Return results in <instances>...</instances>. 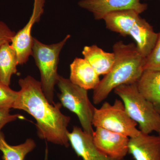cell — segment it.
I'll return each mask as SVG.
<instances>
[{
    "mask_svg": "<svg viewBox=\"0 0 160 160\" xmlns=\"http://www.w3.org/2000/svg\"><path fill=\"white\" fill-rule=\"evenodd\" d=\"M18 83L21 89L12 108L26 111L34 118L40 139L69 147L67 128L71 118L61 112L62 104L49 102L43 92L41 82L30 76L20 79Z\"/></svg>",
    "mask_w": 160,
    "mask_h": 160,
    "instance_id": "obj_1",
    "label": "cell"
},
{
    "mask_svg": "<svg viewBox=\"0 0 160 160\" xmlns=\"http://www.w3.org/2000/svg\"><path fill=\"white\" fill-rule=\"evenodd\" d=\"M112 49L115 54L113 66L93 90L92 101L95 105L102 102L117 87L137 82L144 70L146 58L140 54L134 43L126 44L118 41Z\"/></svg>",
    "mask_w": 160,
    "mask_h": 160,
    "instance_id": "obj_2",
    "label": "cell"
},
{
    "mask_svg": "<svg viewBox=\"0 0 160 160\" xmlns=\"http://www.w3.org/2000/svg\"><path fill=\"white\" fill-rule=\"evenodd\" d=\"M137 83L118 86L113 90L114 93L122 101L126 112L141 132L146 134L155 132L160 135V114L140 93Z\"/></svg>",
    "mask_w": 160,
    "mask_h": 160,
    "instance_id": "obj_3",
    "label": "cell"
},
{
    "mask_svg": "<svg viewBox=\"0 0 160 160\" xmlns=\"http://www.w3.org/2000/svg\"><path fill=\"white\" fill-rule=\"evenodd\" d=\"M70 38V35H67L59 42L51 45L44 44L33 38L32 55L40 70L43 92L51 104H55L54 87L59 75L58 66L60 52Z\"/></svg>",
    "mask_w": 160,
    "mask_h": 160,
    "instance_id": "obj_4",
    "label": "cell"
},
{
    "mask_svg": "<svg viewBox=\"0 0 160 160\" xmlns=\"http://www.w3.org/2000/svg\"><path fill=\"white\" fill-rule=\"evenodd\" d=\"M57 84L61 92L58 97L62 106L76 115L83 131L92 136L94 131L92 120L95 107L89 100L87 90L60 75Z\"/></svg>",
    "mask_w": 160,
    "mask_h": 160,
    "instance_id": "obj_5",
    "label": "cell"
},
{
    "mask_svg": "<svg viewBox=\"0 0 160 160\" xmlns=\"http://www.w3.org/2000/svg\"><path fill=\"white\" fill-rule=\"evenodd\" d=\"M92 125L95 128H104L124 135L129 138L136 137L141 132L121 99H116L112 104L105 102L100 108L95 107Z\"/></svg>",
    "mask_w": 160,
    "mask_h": 160,
    "instance_id": "obj_6",
    "label": "cell"
},
{
    "mask_svg": "<svg viewBox=\"0 0 160 160\" xmlns=\"http://www.w3.org/2000/svg\"><path fill=\"white\" fill-rule=\"evenodd\" d=\"M141 0H81L78 3L81 8L90 12L95 19L103 20L107 15L122 10H135L139 14L146 11L147 4Z\"/></svg>",
    "mask_w": 160,
    "mask_h": 160,
    "instance_id": "obj_7",
    "label": "cell"
},
{
    "mask_svg": "<svg viewBox=\"0 0 160 160\" xmlns=\"http://www.w3.org/2000/svg\"><path fill=\"white\" fill-rule=\"evenodd\" d=\"M44 5L45 3L34 2L32 14L29 21L12 39L11 45L16 54L19 65L26 63L32 55L33 45L32 29L35 23L39 21L44 12Z\"/></svg>",
    "mask_w": 160,
    "mask_h": 160,
    "instance_id": "obj_8",
    "label": "cell"
},
{
    "mask_svg": "<svg viewBox=\"0 0 160 160\" xmlns=\"http://www.w3.org/2000/svg\"><path fill=\"white\" fill-rule=\"evenodd\" d=\"M92 139L96 147L110 157L125 158L128 154L129 138L124 135L98 127L93 131Z\"/></svg>",
    "mask_w": 160,
    "mask_h": 160,
    "instance_id": "obj_9",
    "label": "cell"
},
{
    "mask_svg": "<svg viewBox=\"0 0 160 160\" xmlns=\"http://www.w3.org/2000/svg\"><path fill=\"white\" fill-rule=\"evenodd\" d=\"M68 138L73 150L83 160H127L113 158L101 152L95 146L92 136L77 126H74L71 132H69Z\"/></svg>",
    "mask_w": 160,
    "mask_h": 160,
    "instance_id": "obj_10",
    "label": "cell"
},
{
    "mask_svg": "<svg viewBox=\"0 0 160 160\" xmlns=\"http://www.w3.org/2000/svg\"><path fill=\"white\" fill-rule=\"evenodd\" d=\"M128 153L134 160H160V135H151L141 132L129 138Z\"/></svg>",
    "mask_w": 160,
    "mask_h": 160,
    "instance_id": "obj_11",
    "label": "cell"
},
{
    "mask_svg": "<svg viewBox=\"0 0 160 160\" xmlns=\"http://www.w3.org/2000/svg\"><path fill=\"white\" fill-rule=\"evenodd\" d=\"M69 79L86 90H94L99 84L100 76L85 58H76L70 65Z\"/></svg>",
    "mask_w": 160,
    "mask_h": 160,
    "instance_id": "obj_12",
    "label": "cell"
},
{
    "mask_svg": "<svg viewBox=\"0 0 160 160\" xmlns=\"http://www.w3.org/2000/svg\"><path fill=\"white\" fill-rule=\"evenodd\" d=\"M158 35V33L155 32L151 25L141 17L132 26L129 34L135 42L140 54L146 58L154 48Z\"/></svg>",
    "mask_w": 160,
    "mask_h": 160,
    "instance_id": "obj_13",
    "label": "cell"
},
{
    "mask_svg": "<svg viewBox=\"0 0 160 160\" xmlns=\"http://www.w3.org/2000/svg\"><path fill=\"white\" fill-rule=\"evenodd\" d=\"M137 83L140 93L160 114V70H144Z\"/></svg>",
    "mask_w": 160,
    "mask_h": 160,
    "instance_id": "obj_14",
    "label": "cell"
},
{
    "mask_svg": "<svg viewBox=\"0 0 160 160\" xmlns=\"http://www.w3.org/2000/svg\"><path fill=\"white\" fill-rule=\"evenodd\" d=\"M82 53L99 75H106L111 71L114 63V52H106L93 45L85 46Z\"/></svg>",
    "mask_w": 160,
    "mask_h": 160,
    "instance_id": "obj_15",
    "label": "cell"
},
{
    "mask_svg": "<svg viewBox=\"0 0 160 160\" xmlns=\"http://www.w3.org/2000/svg\"><path fill=\"white\" fill-rule=\"evenodd\" d=\"M140 14L132 9L122 10L109 13L103 20L107 29L126 37L129 36L132 26L141 17Z\"/></svg>",
    "mask_w": 160,
    "mask_h": 160,
    "instance_id": "obj_16",
    "label": "cell"
},
{
    "mask_svg": "<svg viewBox=\"0 0 160 160\" xmlns=\"http://www.w3.org/2000/svg\"><path fill=\"white\" fill-rule=\"evenodd\" d=\"M19 65L16 54L10 43L0 46V83L9 86L12 75Z\"/></svg>",
    "mask_w": 160,
    "mask_h": 160,
    "instance_id": "obj_17",
    "label": "cell"
},
{
    "mask_svg": "<svg viewBox=\"0 0 160 160\" xmlns=\"http://www.w3.org/2000/svg\"><path fill=\"white\" fill-rule=\"evenodd\" d=\"M36 146L35 142L31 138L27 139L19 145L11 146L6 142L3 133L0 136V151L2 153L3 160H24Z\"/></svg>",
    "mask_w": 160,
    "mask_h": 160,
    "instance_id": "obj_18",
    "label": "cell"
},
{
    "mask_svg": "<svg viewBox=\"0 0 160 160\" xmlns=\"http://www.w3.org/2000/svg\"><path fill=\"white\" fill-rule=\"evenodd\" d=\"M18 94V91H14L9 86L0 83V109L12 108Z\"/></svg>",
    "mask_w": 160,
    "mask_h": 160,
    "instance_id": "obj_19",
    "label": "cell"
},
{
    "mask_svg": "<svg viewBox=\"0 0 160 160\" xmlns=\"http://www.w3.org/2000/svg\"><path fill=\"white\" fill-rule=\"evenodd\" d=\"M144 69L160 70V32L154 48L149 56L146 58Z\"/></svg>",
    "mask_w": 160,
    "mask_h": 160,
    "instance_id": "obj_20",
    "label": "cell"
},
{
    "mask_svg": "<svg viewBox=\"0 0 160 160\" xmlns=\"http://www.w3.org/2000/svg\"><path fill=\"white\" fill-rule=\"evenodd\" d=\"M10 110L9 109H0V136L3 134L2 129L6 124L22 117L20 115L11 114Z\"/></svg>",
    "mask_w": 160,
    "mask_h": 160,
    "instance_id": "obj_21",
    "label": "cell"
},
{
    "mask_svg": "<svg viewBox=\"0 0 160 160\" xmlns=\"http://www.w3.org/2000/svg\"><path fill=\"white\" fill-rule=\"evenodd\" d=\"M16 34L2 21H0V46L5 43H11L12 39Z\"/></svg>",
    "mask_w": 160,
    "mask_h": 160,
    "instance_id": "obj_22",
    "label": "cell"
},
{
    "mask_svg": "<svg viewBox=\"0 0 160 160\" xmlns=\"http://www.w3.org/2000/svg\"><path fill=\"white\" fill-rule=\"evenodd\" d=\"M34 1H46V0H34Z\"/></svg>",
    "mask_w": 160,
    "mask_h": 160,
    "instance_id": "obj_23",
    "label": "cell"
}]
</instances>
